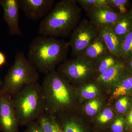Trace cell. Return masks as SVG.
<instances>
[{"label": "cell", "instance_id": "6da1fadb", "mask_svg": "<svg viewBox=\"0 0 132 132\" xmlns=\"http://www.w3.org/2000/svg\"><path fill=\"white\" fill-rule=\"evenodd\" d=\"M69 47L68 43L63 40L37 36L29 45L27 58L39 73L46 75L67 60Z\"/></svg>", "mask_w": 132, "mask_h": 132}, {"label": "cell", "instance_id": "7a4b0ae2", "mask_svg": "<svg viewBox=\"0 0 132 132\" xmlns=\"http://www.w3.org/2000/svg\"><path fill=\"white\" fill-rule=\"evenodd\" d=\"M76 0H61L40 22V36L56 38L71 35L80 22L81 9Z\"/></svg>", "mask_w": 132, "mask_h": 132}, {"label": "cell", "instance_id": "3957f363", "mask_svg": "<svg viewBox=\"0 0 132 132\" xmlns=\"http://www.w3.org/2000/svg\"><path fill=\"white\" fill-rule=\"evenodd\" d=\"M45 112L56 115L72 108L74 104L72 87L57 71L46 75L41 84Z\"/></svg>", "mask_w": 132, "mask_h": 132}, {"label": "cell", "instance_id": "277c9868", "mask_svg": "<svg viewBox=\"0 0 132 132\" xmlns=\"http://www.w3.org/2000/svg\"><path fill=\"white\" fill-rule=\"evenodd\" d=\"M12 100L20 126L37 120L45 112L41 85L38 81L22 88L12 96Z\"/></svg>", "mask_w": 132, "mask_h": 132}, {"label": "cell", "instance_id": "5b68a950", "mask_svg": "<svg viewBox=\"0 0 132 132\" xmlns=\"http://www.w3.org/2000/svg\"><path fill=\"white\" fill-rule=\"evenodd\" d=\"M39 73L22 52H17L14 62L5 76L1 91L13 96L25 86L38 82Z\"/></svg>", "mask_w": 132, "mask_h": 132}, {"label": "cell", "instance_id": "8992f818", "mask_svg": "<svg viewBox=\"0 0 132 132\" xmlns=\"http://www.w3.org/2000/svg\"><path fill=\"white\" fill-rule=\"evenodd\" d=\"M57 71L69 82L78 83L88 79L94 74L93 65L83 57H74L60 64Z\"/></svg>", "mask_w": 132, "mask_h": 132}, {"label": "cell", "instance_id": "52a82bcc", "mask_svg": "<svg viewBox=\"0 0 132 132\" xmlns=\"http://www.w3.org/2000/svg\"><path fill=\"white\" fill-rule=\"evenodd\" d=\"M99 35V29L90 21L79 22L71 34L69 42L74 57H80L92 41Z\"/></svg>", "mask_w": 132, "mask_h": 132}, {"label": "cell", "instance_id": "ba28073f", "mask_svg": "<svg viewBox=\"0 0 132 132\" xmlns=\"http://www.w3.org/2000/svg\"><path fill=\"white\" fill-rule=\"evenodd\" d=\"M19 126L15 116L12 96L0 91V131L19 132Z\"/></svg>", "mask_w": 132, "mask_h": 132}, {"label": "cell", "instance_id": "9c48e42d", "mask_svg": "<svg viewBox=\"0 0 132 132\" xmlns=\"http://www.w3.org/2000/svg\"><path fill=\"white\" fill-rule=\"evenodd\" d=\"M20 8L26 17L33 21L43 19L52 11L54 0H19Z\"/></svg>", "mask_w": 132, "mask_h": 132}, {"label": "cell", "instance_id": "30bf717a", "mask_svg": "<svg viewBox=\"0 0 132 132\" xmlns=\"http://www.w3.org/2000/svg\"><path fill=\"white\" fill-rule=\"evenodd\" d=\"M3 11V18L8 27L10 36H22L20 26L19 0H0Z\"/></svg>", "mask_w": 132, "mask_h": 132}, {"label": "cell", "instance_id": "8fae6325", "mask_svg": "<svg viewBox=\"0 0 132 132\" xmlns=\"http://www.w3.org/2000/svg\"><path fill=\"white\" fill-rule=\"evenodd\" d=\"M87 13L89 21L98 28L111 27L122 16L108 6L94 8Z\"/></svg>", "mask_w": 132, "mask_h": 132}, {"label": "cell", "instance_id": "7c38bea8", "mask_svg": "<svg viewBox=\"0 0 132 132\" xmlns=\"http://www.w3.org/2000/svg\"><path fill=\"white\" fill-rule=\"evenodd\" d=\"M126 63L122 60L96 78L98 83L107 86H116L125 74Z\"/></svg>", "mask_w": 132, "mask_h": 132}, {"label": "cell", "instance_id": "4fadbf2b", "mask_svg": "<svg viewBox=\"0 0 132 132\" xmlns=\"http://www.w3.org/2000/svg\"><path fill=\"white\" fill-rule=\"evenodd\" d=\"M98 29L99 35L109 53L122 60L121 40L110 28L102 27Z\"/></svg>", "mask_w": 132, "mask_h": 132}, {"label": "cell", "instance_id": "5bb4252c", "mask_svg": "<svg viewBox=\"0 0 132 132\" xmlns=\"http://www.w3.org/2000/svg\"><path fill=\"white\" fill-rule=\"evenodd\" d=\"M109 53L107 48L99 35L90 43L80 57L93 64Z\"/></svg>", "mask_w": 132, "mask_h": 132}, {"label": "cell", "instance_id": "9a60e30c", "mask_svg": "<svg viewBox=\"0 0 132 132\" xmlns=\"http://www.w3.org/2000/svg\"><path fill=\"white\" fill-rule=\"evenodd\" d=\"M58 119L57 116L45 112L37 121L45 132H64L61 123Z\"/></svg>", "mask_w": 132, "mask_h": 132}, {"label": "cell", "instance_id": "2e32d148", "mask_svg": "<svg viewBox=\"0 0 132 132\" xmlns=\"http://www.w3.org/2000/svg\"><path fill=\"white\" fill-rule=\"evenodd\" d=\"M122 60L110 53L101 57L93 63L96 77Z\"/></svg>", "mask_w": 132, "mask_h": 132}, {"label": "cell", "instance_id": "e0dca14e", "mask_svg": "<svg viewBox=\"0 0 132 132\" xmlns=\"http://www.w3.org/2000/svg\"><path fill=\"white\" fill-rule=\"evenodd\" d=\"M121 40L132 29V18L129 13L122 15L116 23L110 28Z\"/></svg>", "mask_w": 132, "mask_h": 132}, {"label": "cell", "instance_id": "ac0fdd59", "mask_svg": "<svg viewBox=\"0 0 132 132\" xmlns=\"http://www.w3.org/2000/svg\"><path fill=\"white\" fill-rule=\"evenodd\" d=\"M125 72L123 77L116 86L113 95L118 98L127 94L132 90V74Z\"/></svg>", "mask_w": 132, "mask_h": 132}, {"label": "cell", "instance_id": "d6986e66", "mask_svg": "<svg viewBox=\"0 0 132 132\" xmlns=\"http://www.w3.org/2000/svg\"><path fill=\"white\" fill-rule=\"evenodd\" d=\"M62 117L61 124L64 132H85L75 118L71 116Z\"/></svg>", "mask_w": 132, "mask_h": 132}, {"label": "cell", "instance_id": "ffe728a7", "mask_svg": "<svg viewBox=\"0 0 132 132\" xmlns=\"http://www.w3.org/2000/svg\"><path fill=\"white\" fill-rule=\"evenodd\" d=\"M122 57L123 61H127L132 58V29L121 40Z\"/></svg>", "mask_w": 132, "mask_h": 132}, {"label": "cell", "instance_id": "44dd1931", "mask_svg": "<svg viewBox=\"0 0 132 132\" xmlns=\"http://www.w3.org/2000/svg\"><path fill=\"white\" fill-rule=\"evenodd\" d=\"M76 2L87 13L94 8L108 6L109 0H78Z\"/></svg>", "mask_w": 132, "mask_h": 132}, {"label": "cell", "instance_id": "7402d4cb", "mask_svg": "<svg viewBox=\"0 0 132 132\" xmlns=\"http://www.w3.org/2000/svg\"><path fill=\"white\" fill-rule=\"evenodd\" d=\"M129 2L128 0H109L108 7L123 15L128 13L127 7Z\"/></svg>", "mask_w": 132, "mask_h": 132}, {"label": "cell", "instance_id": "603a6c76", "mask_svg": "<svg viewBox=\"0 0 132 132\" xmlns=\"http://www.w3.org/2000/svg\"><path fill=\"white\" fill-rule=\"evenodd\" d=\"M81 94L84 98L90 100L94 98L98 93V88L94 83H88L81 89Z\"/></svg>", "mask_w": 132, "mask_h": 132}, {"label": "cell", "instance_id": "cb8c5ba5", "mask_svg": "<svg viewBox=\"0 0 132 132\" xmlns=\"http://www.w3.org/2000/svg\"><path fill=\"white\" fill-rule=\"evenodd\" d=\"M100 105V103L98 100H92L86 105L85 107L86 113L90 116L95 115L98 111Z\"/></svg>", "mask_w": 132, "mask_h": 132}, {"label": "cell", "instance_id": "d4e9b609", "mask_svg": "<svg viewBox=\"0 0 132 132\" xmlns=\"http://www.w3.org/2000/svg\"><path fill=\"white\" fill-rule=\"evenodd\" d=\"M129 104V100L127 97H123L119 100L116 104V109L120 113H124L127 110Z\"/></svg>", "mask_w": 132, "mask_h": 132}, {"label": "cell", "instance_id": "484cf974", "mask_svg": "<svg viewBox=\"0 0 132 132\" xmlns=\"http://www.w3.org/2000/svg\"><path fill=\"white\" fill-rule=\"evenodd\" d=\"M113 117V113L110 109H106L99 115L98 120L100 123L105 124L110 121Z\"/></svg>", "mask_w": 132, "mask_h": 132}, {"label": "cell", "instance_id": "4316f807", "mask_svg": "<svg viewBox=\"0 0 132 132\" xmlns=\"http://www.w3.org/2000/svg\"><path fill=\"white\" fill-rule=\"evenodd\" d=\"M125 122L122 117L117 118L114 121L111 129L113 132H123L125 129Z\"/></svg>", "mask_w": 132, "mask_h": 132}, {"label": "cell", "instance_id": "83f0119b", "mask_svg": "<svg viewBox=\"0 0 132 132\" xmlns=\"http://www.w3.org/2000/svg\"><path fill=\"white\" fill-rule=\"evenodd\" d=\"M26 126L23 132H45L37 120L31 122Z\"/></svg>", "mask_w": 132, "mask_h": 132}, {"label": "cell", "instance_id": "f1b7e54d", "mask_svg": "<svg viewBox=\"0 0 132 132\" xmlns=\"http://www.w3.org/2000/svg\"><path fill=\"white\" fill-rule=\"evenodd\" d=\"M7 58L6 55L0 51V68L2 67L6 64Z\"/></svg>", "mask_w": 132, "mask_h": 132}, {"label": "cell", "instance_id": "f546056e", "mask_svg": "<svg viewBox=\"0 0 132 132\" xmlns=\"http://www.w3.org/2000/svg\"><path fill=\"white\" fill-rule=\"evenodd\" d=\"M127 126L128 129L132 128V109L128 116Z\"/></svg>", "mask_w": 132, "mask_h": 132}, {"label": "cell", "instance_id": "4dcf8cb0", "mask_svg": "<svg viewBox=\"0 0 132 132\" xmlns=\"http://www.w3.org/2000/svg\"><path fill=\"white\" fill-rule=\"evenodd\" d=\"M126 66L128 67L129 72L132 74V58L125 62Z\"/></svg>", "mask_w": 132, "mask_h": 132}, {"label": "cell", "instance_id": "1f68e13d", "mask_svg": "<svg viewBox=\"0 0 132 132\" xmlns=\"http://www.w3.org/2000/svg\"><path fill=\"white\" fill-rule=\"evenodd\" d=\"M3 82V81H2L1 78H0V91L1 90L2 88Z\"/></svg>", "mask_w": 132, "mask_h": 132}, {"label": "cell", "instance_id": "d6a6232c", "mask_svg": "<svg viewBox=\"0 0 132 132\" xmlns=\"http://www.w3.org/2000/svg\"><path fill=\"white\" fill-rule=\"evenodd\" d=\"M128 13H129V14H130V15H131V16L132 18V8L131 10L129 11Z\"/></svg>", "mask_w": 132, "mask_h": 132}, {"label": "cell", "instance_id": "836d02e7", "mask_svg": "<svg viewBox=\"0 0 132 132\" xmlns=\"http://www.w3.org/2000/svg\"><path fill=\"white\" fill-rule=\"evenodd\" d=\"M0 13H1V9H0Z\"/></svg>", "mask_w": 132, "mask_h": 132}, {"label": "cell", "instance_id": "e575fe53", "mask_svg": "<svg viewBox=\"0 0 132 132\" xmlns=\"http://www.w3.org/2000/svg\"><path fill=\"white\" fill-rule=\"evenodd\" d=\"M0 132H1V131H0Z\"/></svg>", "mask_w": 132, "mask_h": 132}]
</instances>
